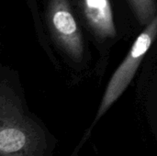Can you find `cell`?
Instances as JSON below:
<instances>
[{
    "instance_id": "5",
    "label": "cell",
    "mask_w": 157,
    "mask_h": 156,
    "mask_svg": "<svg viewBox=\"0 0 157 156\" xmlns=\"http://www.w3.org/2000/svg\"><path fill=\"white\" fill-rule=\"evenodd\" d=\"M140 23L149 24L157 14L156 0H129Z\"/></svg>"
},
{
    "instance_id": "1",
    "label": "cell",
    "mask_w": 157,
    "mask_h": 156,
    "mask_svg": "<svg viewBox=\"0 0 157 156\" xmlns=\"http://www.w3.org/2000/svg\"><path fill=\"white\" fill-rule=\"evenodd\" d=\"M57 139L5 83L0 93V156H52Z\"/></svg>"
},
{
    "instance_id": "2",
    "label": "cell",
    "mask_w": 157,
    "mask_h": 156,
    "mask_svg": "<svg viewBox=\"0 0 157 156\" xmlns=\"http://www.w3.org/2000/svg\"><path fill=\"white\" fill-rule=\"evenodd\" d=\"M157 36V14L153 20L147 25L146 29L138 36L134 41L132 49L127 54L125 60L119 66V68L114 73L111 77L105 94L102 97L100 106L97 112L96 118L92 122L91 126L86 131L84 137L80 141L79 144L74 150L70 156H76L80 149L84 146L85 143L89 138L92 129L96 126L98 120L106 114V112L110 108V107L118 100V98L125 91L131 81L132 80L136 70L138 69L140 63H142L144 55L148 51L152 43L155 41Z\"/></svg>"
},
{
    "instance_id": "4",
    "label": "cell",
    "mask_w": 157,
    "mask_h": 156,
    "mask_svg": "<svg viewBox=\"0 0 157 156\" xmlns=\"http://www.w3.org/2000/svg\"><path fill=\"white\" fill-rule=\"evenodd\" d=\"M81 5L88 25L98 36L102 38L116 36L109 0H81Z\"/></svg>"
},
{
    "instance_id": "3",
    "label": "cell",
    "mask_w": 157,
    "mask_h": 156,
    "mask_svg": "<svg viewBox=\"0 0 157 156\" xmlns=\"http://www.w3.org/2000/svg\"><path fill=\"white\" fill-rule=\"evenodd\" d=\"M48 18L52 34L63 49L73 59H82V33L72 14L68 0H50Z\"/></svg>"
}]
</instances>
